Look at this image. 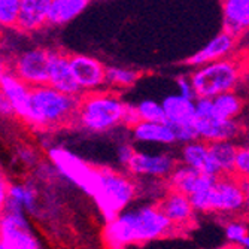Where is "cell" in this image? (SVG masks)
I'll use <instances>...</instances> for the list:
<instances>
[{
	"label": "cell",
	"instance_id": "cell-40",
	"mask_svg": "<svg viewBox=\"0 0 249 249\" xmlns=\"http://www.w3.org/2000/svg\"><path fill=\"white\" fill-rule=\"evenodd\" d=\"M6 73H5V67H3V64L2 63H0V78H2V76H5Z\"/></svg>",
	"mask_w": 249,
	"mask_h": 249
},
{
	"label": "cell",
	"instance_id": "cell-27",
	"mask_svg": "<svg viewBox=\"0 0 249 249\" xmlns=\"http://www.w3.org/2000/svg\"><path fill=\"white\" fill-rule=\"evenodd\" d=\"M139 123H167L161 102L154 99H143L134 105Z\"/></svg>",
	"mask_w": 249,
	"mask_h": 249
},
{
	"label": "cell",
	"instance_id": "cell-42",
	"mask_svg": "<svg viewBox=\"0 0 249 249\" xmlns=\"http://www.w3.org/2000/svg\"><path fill=\"white\" fill-rule=\"evenodd\" d=\"M0 249H2V243H0Z\"/></svg>",
	"mask_w": 249,
	"mask_h": 249
},
{
	"label": "cell",
	"instance_id": "cell-26",
	"mask_svg": "<svg viewBox=\"0 0 249 249\" xmlns=\"http://www.w3.org/2000/svg\"><path fill=\"white\" fill-rule=\"evenodd\" d=\"M141 78V72L136 69L121 66H107L106 67V84L114 89H127L131 88Z\"/></svg>",
	"mask_w": 249,
	"mask_h": 249
},
{
	"label": "cell",
	"instance_id": "cell-24",
	"mask_svg": "<svg viewBox=\"0 0 249 249\" xmlns=\"http://www.w3.org/2000/svg\"><path fill=\"white\" fill-rule=\"evenodd\" d=\"M211 157L215 166L219 170V175H231L234 173L236 158L239 152V146L234 142H215L209 143Z\"/></svg>",
	"mask_w": 249,
	"mask_h": 249
},
{
	"label": "cell",
	"instance_id": "cell-6",
	"mask_svg": "<svg viewBox=\"0 0 249 249\" xmlns=\"http://www.w3.org/2000/svg\"><path fill=\"white\" fill-rule=\"evenodd\" d=\"M196 212H213L234 215L246 211V198L242 187V180L227 176H218L215 184L200 194L190 197Z\"/></svg>",
	"mask_w": 249,
	"mask_h": 249
},
{
	"label": "cell",
	"instance_id": "cell-16",
	"mask_svg": "<svg viewBox=\"0 0 249 249\" xmlns=\"http://www.w3.org/2000/svg\"><path fill=\"white\" fill-rule=\"evenodd\" d=\"M158 208L161 209V212L170 221L173 227L188 225L196 213V209L188 196L170 190L163 197V200L158 203Z\"/></svg>",
	"mask_w": 249,
	"mask_h": 249
},
{
	"label": "cell",
	"instance_id": "cell-39",
	"mask_svg": "<svg viewBox=\"0 0 249 249\" xmlns=\"http://www.w3.org/2000/svg\"><path fill=\"white\" fill-rule=\"evenodd\" d=\"M240 246H242L243 249H249V236L243 239V242L240 243Z\"/></svg>",
	"mask_w": 249,
	"mask_h": 249
},
{
	"label": "cell",
	"instance_id": "cell-34",
	"mask_svg": "<svg viewBox=\"0 0 249 249\" xmlns=\"http://www.w3.org/2000/svg\"><path fill=\"white\" fill-rule=\"evenodd\" d=\"M136 154V149L130 143H121L118 146V161L124 166L128 167L130 161L133 160V157Z\"/></svg>",
	"mask_w": 249,
	"mask_h": 249
},
{
	"label": "cell",
	"instance_id": "cell-20",
	"mask_svg": "<svg viewBox=\"0 0 249 249\" xmlns=\"http://www.w3.org/2000/svg\"><path fill=\"white\" fill-rule=\"evenodd\" d=\"M0 89H2L5 96L9 99V102L12 103L15 114L21 118L27 120L32 88L26 85L18 76L6 73L5 76L0 78Z\"/></svg>",
	"mask_w": 249,
	"mask_h": 249
},
{
	"label": "cell",
	"instance_id": "cell-29",
	"mask_svg": "<svg viewBox=\"0 0 249 249\" xmlns=\"http://www.w3.org/2000/svg\"><path fill=\"white\" fill-rule=\"evenodd\" d=\"M224 234L229 242L240 245L243 242V239L249 236V227L243 221L233 219V221H229L227 224H225Z\"/></svg>",
	"mask_w": 249,
	"mask_h": 249
},
{
	"label": "cell",
	"instance_id": "cell-9",
	"mask_svg": "<svg viewBox=\"0 0 249 249\" xmlns=\"http://www.w3.org/2000/svg\"><path fill=\"white\" fill-rule=\"evenodd\" d=\"M0 234L2 249H39V242L22 213L3 212L0 216Z\"/></svg>",
	"mask_w": 249,
	"mask_h": 249
},
{
	"label": "cell",
	"instance_id": "cell-38",
	"mask_svg": "<svg viewBox=\"0 0 249 249\" xmlns=\"http://www.w3.org/2000/svg\"><path fill=\"white\" fill-rule=\"evenodd\" d=\"M248 91H249V66L245 67V72H243V76H242V84Z\"/></svg>",
	"mask_w": 249,
	"mask_h": 249
},
{
	"label": "cell",
	"instance_id": "cell-41",
	"mask_svg": "<svg viewBox=\"0 0 249 249\" xmlns=\"http://www.w3.org/2000/svg\"><path fill=\"white\" fill-rule=\"evenodd\" d=\"M0 243H2V234H0Z\"/></svg>",
	"mask_w": 249,
	"mask_h": 249
},
{
	"label": "cell",
	"instance_id": "cell-22",
	"mask_svg": "<svg viewBox=\"0 0 249 249\" xmlns=\"http://www.w3.org/2000/svg\"><path fill=\"white\" fill-rule=\"evenodd\" d=\"M131 134L134 141L142 143H176L175 131L167 123H138L134 127H131Z\"/></svg>",
	"mask_w": 249,
	"mask_h": 249
},
{
	"label": "cell",
	"instance_id": "cell-17",
	"mask_svg": "<svg viewBox=\"0 0 249 249\" xmlns=\"http://www.w3.org/2000/svg\"><path fill=\"white\" fill-rule=\"evenodd\" d=\"M222 8V32L234 39L249 30V0H225Z\"/></svg>",
	"mask_w": 249,
	"mask_h": 249
},
{
	"label": "cell",
	"instance_id": "cell-11",
	"mask_svg": "<svg viewBox=\"0 0 249 249\" xmlns=\"http://www.w3.org/2000/svg\"><path fill=\"white\" fill-rule=\"evenodd\" d=\"M71 67L81 89L94 91L106 84V66L94 57L76 54L71 57Z\"/></svg>",
	"mask_w": 249,
	"mask_h": 249
},
{
	"label": "cell",
	"instance_id": "cell-30",
	"mask_svg": "<svg viewBox=\"0 0 249 249\" xmlns=\"http://www.w3.org/2000/svg\"><path fill=\"white\" fill-rule=\"evenodd\" d=\"M8 194H9L11 198L19 201L22 206H27L29 209H33V201H35L33 190L21 187V185H11Z\"/></svg>",
	"mask_w": 249,
	"mask_h": 249
},
{
	"label": "cell",
	"instance_id": "cell-3",
	"mask_svg": "<svg viewBox=\"0 0 249 249\" xmlns=\"http://www.w3.org/2000/svg\"><path fill=\"white\" fill-rule=\"evenodd\" d=\"M243 63L236 58H224L194 69L190 75L197 99H215L221 94L236 91L242 84Z\"/></svg>",
	"mask_w": 249,
	"mask_h": 249
},
{
	"label": "cell",
	"instance_id": "cell-37",
	"mask_svg": "<svg viewBox=\"0 0 249 249\" xmlns=\"http://www.w3.org/2000/svg\"><path fill=\"white\" fill-rule=\"evenodd\" d=\"M242 187H243V193H245V198H246V212L249 213V179L242 180Z\"/></svg>",
	"mask_w": 249,
	"mask_h": 249
},
{
	"label": "cell",
	"instance_id": "cell-21",
	"mask_svg": "<svg viewBox=\"0 0 249 249\" xmlns=\"http://www.w3.org/2000/svg\"><path fill=\"white\" fill-rule=\"evenodd\" d=\"M51 0H21L17 27L21 30H36L48 22Z\"/></svg>",
	"mask_w": 249,
	"mask_h": 249
},
{
	"label": "cell",
	"instance_id": "cell-19",
	"mask_svg": "<svg viewBox=\"0 0 249 249\" xmlns=\"http://www.w3.org/2000/svg\"><path fill=\"white\" fill-rule=\"evenodd\" d=\"M166 121L169 125H188L196 120V100L185 99L179 94H169L161 102Z\"/></svg>",
	"mask_w": 249,
	"mask_h": 249
},
{
	"label": "cell",
	"instance_id": "cell-15",
	"mask_svg": "<svg viewBox=\"0 0 249 249\" xmlns=\"http://www.w3.org/2000/svg\"><path fill=\"white\" fill-rule=\"evenodd\" d=\"M236 40L233 36H230L229 33L221 32L218 33L215 37H212L205 47L200 48L197 53H194L190 58H187V64L197 69V67L206 66L224 58H229L230 54L234 51L236 48Z\"/></svg>",
	"mask_w": 249,
	"mask_h": 249
},
{
	"label": "cell",
	"instance_id": "cell-23",
	"mask_svg": "<svg viewBox=\"0 0 249 249\" xmlns=\"http://www.w3.org/2000/svg\"><path fill=\"white\" fill-rule=\"evenodd\" d=\"M88 5L89 2H87V0H51L48 24H67L78 15H81Z\"/></svg>",
	"mask_w": 249,
	"mask_h": 249
},
{
	"label": "cell",
	"instance_id": "cell-5",
	"mask_svg": "<svg viewBox=\"0 0 249 249\" xmlns=\"http://www.w3.org/2000/svg\"><path fill=\"white\" fill-rule=\"evenodd\" d=\"M138 194V185L127 175L107 167L99 169V180L93 198L96 200L106 222L127 211Z\"/></svg>",
	"mask_w": 249,
	"mask_h": 249
},
{
	"label": "cell",
	"instance_id": "cell-7",
	"mask_svg": "<svg viewBox=\"0 0 249 249\" xmlns=\"http://www.w3.org/2000/svg\"><path fill=\"white\" fill-rule=\"evenodd\" d=\"M50 158L63 176L72 180L75 185H78L87 194L93 197L99 180V169L87 164L79 157L63 148L50 149Z\"/></svg>",
	"mask_w": 249,
	"mask_h": 249
},
{
	"label": "cell",
	"instance_id": "cell-8",
	"mask_svg": "<svg viewBox=\"0 0 249 249\" xmlns=\"http://www.w3.org/2000/svg\"><path fill=\"white\" fill-rule=\"evenodd\" d=\"M51 51L36 48L19 55L15 63V76L30 88L47 87L50 81Z\"/></svg>",
	"mask_w": 249,
	"mask_h": 249
},
{
	"label": "cell",
	"instance_id": "cell-35",
	"mask_svg": "<svg viewBox=\"0 0 249 249\" xmlns=\"http://www.w3.org/2000/svg\"><path fill=\"white\" fill-rule=\"evenodd\" d=\"M9 191V185L6 184L5 178L0 175V216H2V213L5 212V206H6V201H8V194Z\"/></svg>",
	"mask_w": 249,
	"mask_h": 249
},
{
	"label": "cell",
	"instance_id": "cell-1",
	"mask_svg": "<svg viewBox=\"0 0 249 249\" xmlns=\"http://www.w3.org/2000/svg\"><path fill=\"white\" fill-rule=\"evenodd\" d=\"M173 229L158 205L127 209L106 222L103 239L109 249H125L128 245L145 243L167 236Z\"/></svg>",
	"mask_w": 249,
	"mask_h": 249
},
{
	"label": "cell",
	"instance_id": "cell-4",
	"mask_svg": "<svg viewBox=\"0 0 249 249\" xmlns=\"http://www.w3.org/2000/svg\"><path fill=\"white\" fill-rule=\"evenodd\" d=\"M81 97L63 94L51 87H37L30 91L27 121L36 125H61L76 117Z\"/></svg>",
	"mask_w": 249,
	"mask_h": 249
},
{
	"label": "cell",
	"instance_id": "cell-14",
	"mask_svg": "<svg viewBox=\"0 0 249 249\" xmlns=\"http://www.w3.org/2000/svg\"><path fill=\"white\" fill-rule=\"evenodd\" d=\"M194 128L197 131L198 141L206 143L233 142L240 133V125L237 121L221 120L215 115L206 118H196Z\"/></svg>",
	"mask_w": 249,
	"mask_h": 249
},
{
	"label": "cell",
	"instance_id": "cell-18",
	"mask_svg": "<svg viewBox=\"0 0 249 249\" xmlns=\"http://www.w3.org/2000/svg\"><path fill=\"white\" fill-rule=\"evenodd\" d=\"M180 160L182 164L209 176H221L218 167L215 166L211 151H209V143L201 142V141H194L182 146L180 151Z\"/></svg>",
	"mask_w": 249,
	"mask_h": 249
},
{
	"label": "cell",
	"instance_id": "cell-36",
	"mask_svg": "<svg viewBox=\"0 0 249 249\" xmlns=\"http://www.w3.org/2000/svg\"><path fill=\"white\" fill-rule=\"evenodd\" d=\"M14 114V107L9 99L5 96V93L0 89V115H12Z\"/></svg>",
	"mask_w": 249,
	"mask_h": 249
},
{
	"label": "cell",
	"instance_id": "cell-28",
	"mask_svg": "<svg viewBox=\"0 0 249 249\" xmlns=\"http://www.w3.org/2000/svg\"><path fill=\"white\" fill-rule=\"evenodd\" d=\"M21 0H0V26H17Z\"/></svg>",
	"mask_w": 249,
	"mask_h": 249
},
{
	"label": "cell",
	"instance_id": "cell-32",
	"mask_svg": "<svg viewBox=\"0 0 249 249\" xmlns=\"http://www.w3.org/2000/svg\"><path fill=\"white\" fill-rule=\"evenodd\" d=\"M173 131H175V136H176V142L179 143H190V142H194V141H198V136H197V131L194 128V124H188V125H176V127H172Z\"/></svg>",
	"mask_w": 249,
	"mask_h": 249
},
{
	"label": "cell",
	"instance_id": "cell-10",
	"mask_svg": "<svg viewBox=\"0 0 249 249\" xmlns=\"http://www.w3.org/2000/svg\"><path fill=\"white\" fill-rule=\"evenodd\" d=\"M176 167V160L170 154H146L142 151H136L127 169L134 176L169 179Z\"/></svg>",
	"mask_w": 249,
	"mask_h": 249
},
{
	"label": "cell",
	"instance_id": "cell-12",
	"mask_svg": "<svg viewBox=\"0 0 249 249\" xmlns=\"http://www.w3.org/2000/svg\"><path fill=\"white\" fill-rule=\"evenodd\" d=\"M48 87L57 89L63 94L79 97L82 89L79 88L73 76L71 67V55H66L60 51H51Z\"/></svg>",
	"mask_w": 249,
	"mask_h": 249
},
{
	"label": "cell",
	"instance_id": "cell-33",
	"mask_svg": "<svg viewBox=\"0 0 249 249\" xmlns=\"http://www.w3.org/2000/svg\"><path fill=\"white\" fill-rule=\"evenodd\" d=\"M176 87H178V94L182 96L185 99L190 100H196V93H194V88L193 84L190 81V76H178L176 78Z\"/></svg>",
	"mask_w": 249,
	"mask_h": 249
},
{
	"label": "cell",
	"instance_id": "cell-31",
	"mask_svg": "<svg viewBox=\"0 0 249 249\" xmlns=\"http://www.w3.org/2000/svg\"><path fill=\"white\" fill-rule=\"evenodd\" d=\"M234 173L240 180L249 179V146H240L236 158Z\"/></svg>",
	"mask_w": 249,
	"mask_h": 249
},
{
	"label": "cell",
	"instance_id": "cell-2",
	"mask_svg": "<svg viewBox=\"0 0 249 249\" xmlns=\"http://www.w3.org/2000/svg\"><path fill=\"white\" fill-rule=\"evenodd\" d=\"M128 105L114 91H96L81 97L76 114L79 125L93 133H105L124 124Z\"/></svg>",
	"mask_w": 249,
	"mask_h": 249
},
{
	"label": "cell",
	"instance_id": "cell-13",
	"mask_svg": "<svg viewBox=\"0 0 249 249\" xmlns=\"http://www.w3.org/2000/svg\"><path fill=\"white\" fill-rule=\"evenodd\" d=\"M216 180V176H209L205 173L196 172L187 166H178L167 179V185L170 191L182 193L188 197L200 194L209 190Z\"/></svg>",
	"mask_w": 249,
	"mask_h": 249
},
{
	"label": "cell",
	"instance_id": "cell-25",
	"mask_svg": "<svg viewBox=\"0 0 249 249\" xmlns=\"http://www.w3.org/2000/svg\"><path fill=\"white\" fill-rule=\"evenodd\" d=\"M212 100H213L215 117L227 121H237V117L242 114V110L245 107V100L237 91L221 94Z\"/></svg>",
	"mask_w": 249,
	"mask_h": 249
}]
</instances>
